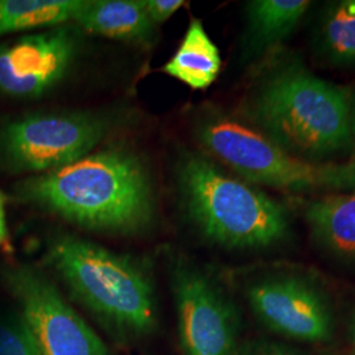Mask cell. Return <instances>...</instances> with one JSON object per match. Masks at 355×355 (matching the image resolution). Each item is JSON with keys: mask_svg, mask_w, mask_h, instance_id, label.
<instances>
[{"mask_svg": "<svg viewBox=\"0 0 355 355\" xmlns=\"http://www.w3.org/2000/svg\"><path fill=\"white\" fill-rule=\"evenodd\" d=\"M16 193L26 203L96 232L140 233L155 216L149 170L137 153L120 144L28 178Z\"/></svg>", "mask_w": 355, "mask_h": 355, "instance_id": "6da1fadb", "label": "cell"}, {"mask_svg": "<svg viewBox=\"0 0 355 355\" xmlns=\"http://www.w3.org/2000/svg\"><path fill=\"white\" fill-rule=\"evenodd\" d=\"M350 107L349 89L287 61L261 80L245 114L287 152L316 162L352 148Z\"/></svg>", "mask_w": 355, "mask_h": 355, "instance_id": "7a4b0ae2", "label": "cell"}, {"mask_svg": "<svg viewBox=\"0 0 355 355\" xmlns=\"http://www.w3.org/2000/svg\"><path fill=\"white\" fill-rule=\"evenodd\" d=\"M177 179L182 205L208 240L234 249H262L288 236L283 205L202 155L184 154Z\"/></svg>", "mask_w": 355, "mask_h": 355, "instance_id": "3957f363", "label": "cell"}, {"mask_svg": "<svg viewBox=\"0 0 355 355\" xmlns=\"http://www.w3.org/2000/svg\"><path fill=\"white\" fill-rule=\"evenodd\" d=\"M48 258L76 297L103 320L132 333L152 329V280L133 259L70 236L53 242Z\"/></svg>", "mask_w": 355, "mask_h": 355, "instance_id": "277c9868", "label": "cell"}, {"mask_svg": "<svg viewBox=\"0 0 355 355\" xmlns=\"http://www.w3.org/2000/svg\"><path fill=\"white\" fill-rule=\"evenodd\" d=\"M193 130L207 152L248 183L292 192L353 189L355 168L350 164L305 161L257 128L221 112L200 114Z\"/></svg>", "mask_w": 355, "mask_h": 355, "instance_id": "5b68a950", "label": "cell"}, {"mask_svg": "<svg viewBox=\"0 0 355 355\" xmlns=\"http://www.w3.org/2000/svg\"><path fill=\"white\" fill-rule=\"evenodd\" d=\"M119 121L107 111L24 114L0 128V164L12 173L61 168L92 153Z\"/></svg>", "mask_w": 355, "mask_h": 355, "instance_id": "8992f818", "label": "cell"}, {"mask_svg": "<svg viewBox=\"0 0 355 355\" xmlns=\"http://www.w3.org/2000/svg\"><path fill=\"white\" fill-rule=\"evenodd\" d=\"M4 278L41 355H107L101 338L44 275L19 266L8 268Z\"/></svg>", "mask_w": 355, "mask_h": 355, "instance_id": "52a82bcc", "label": "cell"}, {"mask_svg": "<svg viewBox=\"0 0 355 355\" xmlns=\"http://www.w3.org/2000/svg\"><path fill=\"white\" fill-rule=\"evenodd\" d=\"M79 31L70 23L1 45L0 91L32 99L61 85L76 64Z\"/></svg>", "mask_w": 355, "mask_h": 355, "instance_id": "ba28073f", "label": "cell"}, {"mask_svg": "<svg viewBox=\"0 0 355 355\" xmlns=\"http://www.w3.org/2000/svg\"><path fill=\"white\" fill-rule=\"evenodd\" d=\"M180 346L184 355H234L239 316L234 305L203 272L180 267L174 274Z\"/></svg>", "mask_w": 355, "mask_h": 355, "instance_id": "9c48e42d", "label": "cell"}, {"mask_svg": "<svg viewBox=\"0 0 355 355\" xmlns=\"http://www.w3.org/2000/svg\"><path fill=\"white\" fill-rule=\"evenodd\" d=\"M248 296L254 315L280 336L306 343H325L334 333L328 299L303 278L271 277L253 284Z\"/></svg>", "mask_w": 355, "mask_h": 355, "instance_id": "30bf717a", "label": "cell"}, {"mask_svg": "<svg viewBox=\"0 0 355 355\" xmlns=\"http://www.w3.org/2000/svg\"><path fill=\"white\" fill-rule=\"evenodd\" d=\"M73 24L92 35L142 46L152 45L157 36L142 0H83Z\"/></svg>", "mask_w": 355, "mask_h": 355, "instance_id": "8fae6325", "label": "cell"}, {"mask_svg": "<svg viewBox=\"0 0 355 355\" xmlns=\"http://www.w3.org/2000/svg\"><path fill=\"white\" fill-rule=\"evenodd\" d=\"M305 218L320 246L355 263V192L315 200L308 205Z\"/></svg>", "mask_w": 355, "mask_h": 355, "instance_id": "7c38bea8", "label": "cell"}, {"mask_svg": "<svg viewBox=\"0 0 355 355\" xmlns=\"http://www.w3.org/2000/svg\"><path fill=\"white\" fill-rule=\"evenodd\" d=\"M221 70V55L202 20L192 19L174 55L162 71L184 83L191 89H207Z\"/></svg>", "mask_w": 355, "mask_h": 355, "instance_id": "4fadbf2b", "label": "cell"}, {"mask_svg": "<svg viewBox=\"0 0 355 355\" xmlns=\"http://www.w3.org/2000/svg\"><path fill=\"white\" fill-rule=\"evenodd\" d=\"M306 0H253L246 4L249 48L272 49L290 37L311 7Z\"/></svg>", "mask_w": 355, "mask_h": 355, "instance_id": "5bb4252c", "label": "cell"}, {"mask_svg": "<svg viewBox=\"0 0 355 355\" xmlns=\"http://www.w3.org/2000/svg\"><path fill=\"white\" fill-rule=\"evenodd\" d=\"M83 0H0V36L74 21Z\"/></svg>", "mask_w": 355, "mask_h": 355, "instance_id": "9a60e30c", "label": "cell"}, {"mask_svg": "<svg viewBox=\"0 0 355 355\" xmlns=\"http://www.w3.org/2000/svg\"><path fill=\"white\" fill-rule=\"evenodd\" d=\"M318 51L334 66L355 64V0L329 3L318 20Z\"/></svg>", "mask_w": 355, "mask_h": 355, "instance_id": "2e32d148", "label": "cell"}, {"mask_svg": "<svg viewBox=\"0 0 355 355\" xmlns=\"http://www.w3.org/2000/svg\"><path fill=\"white\" fill-rule=\"evenodd\" d=\"M0 355H41L21 318L0 322Z\"/></svg>", "mask_w": 355, "mask_h": 355, "instance_id": "e0dca14e", "label": "cell"}, {"mask_svg": "<svg viewBox=\"0 0 355 355\" xmlns=\"http://www.w3.org/2000/svg\"><path fill=\"white\" fill-rule=\"evenodd\" d=\"M142 6L149 19L158 26L167 21L178 10L184 6L183 0H142Z\"/></svg>", "mask_w": 355, "mask_h": 355, "instance_id": "ac0fdd59", "label": "cell"}, {"mask_svg": "<svg viewBox=\"0 0 355 355\" xmlns=\"http://www.w3.org/2000/svg\"><path fill=\"white\" fill-rule=\"evenodd\" d=\"M241 355H300L284 345L275 343H257L248 346Z\"/></svg>", "mask_w": 355, "mask_h": 355, "instance_id": "d6986e66", "label": "cell"}, {"mask_svg": "<svg viewBox=\"0 0 355 355\" xmlns=\"http://www.w3.org/2000/svg\"><path fill=\"white\" fill-rule=\"evenodd\" d=\"M8 241V229L6 220V195L0 191V245Z\"/></svg>", "mask_w": 355, "mask_h": 355, "instance_id": "ffe728a7", "label": "cell"}, {"mask_svg": "<svg viewBox=\"0 0 355 355\" xmlns=\"http://www.w3.org/2000/svg\"><path fill=\"white\" fill-rule=\"evenodd\" d=\"M350 137H352V149H353V158L350 165L355 168V95L352 96V107H350Z\"/></svg>", "mask_w": 355, "mask_h": 355, "instance_id": "44dd1931", "label": "cell"}, {"mask_svg": "<svg viewBox=\"0 0 355 355\" xmlns=\"http://www.w3.org/2000/svg\"><path fill=\"white\" fill-rule=\"evenodd\" d=\"M352 337H353V343L355 346V312L353 315V320H352Z\"/></svg>", "mask_w": 355, "mask_h": 355, "instance_id": "7402d4cb", "label": "cell"}, {"mask_svg": "<svg viewBox=\"0 0 355 355\" xmlns=\"http://www.w3.org/2000/svg\"><path fill=\"white\" fill-rule=\"evenodd\" d=\"M353 190H354V192H355V182H354V184H353Z\"/></svg>", "mask_w": 355, "mask_h": 355, "instance_id": "603a6c76", "label": "cell"}]
</instances>
